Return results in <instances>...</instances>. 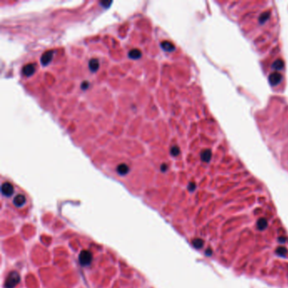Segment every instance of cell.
<instances>
[{"label": "cell", "instance_id": "6da1fadb", "mask_svg": "<svg viewBox=\"0 0 288 288\" xmlns=\"http://www.w3.org/2000/svg\"><path fill=\"white\" fill-rule=\"evenodd\" d=\"M20 281V276L17 271H11L7 276L5 282H4V287L5 288H14L16 286Z\"/></svg>", "mask_w": 288, "mask_h": 288}, {"label": "cell", "instance_id": "7a4b0ae2", "mask_svg": "<svg viewBox=\"0 0 288 288\" xmlns=\"http://www.w3.org/2000/svg\"><path fill=\"white\" fill-rule=\"evenodd\" d=\"M79 260L83 266L90 265L92 261L91 253L88 250H82L79 254Z\"/></svg>", "mask_w": 288, "mask_h": 288}, {"label": "cell", "instance_id": "3957f363", "mask_svg": "<svg viewBox=\"0 0 288 288\" xmlns=\"http://www.w3.org/2000/svg\"><path fill=\"white\" fill-rule=\"evenodd\" d=\"M1 192H2V194H3V196H11L14 193V189L12 183H8V182L3 183L2 184V186H1Z\"/></svg>", "mask_w": 288, "mask_h": 288}, {"label": "cell", "instance_id": "277c9868", "mask_svg": "<svg viewBox=\"0 0 288 288\" xmlns=\"http://www.w3.org/2000/svg\"><path fill=\"white\" fill-rule=\"evenodd\" d=\"M53 54L54 52L53 50H48L46 51L45 52H43V54L41 57V63L43 66H47L49 64L51 61H52V58H53Z\"/></svg>", "mask_w": 288, "mask_h": 288}, {"label": "cell", "instance_id": "5b68a950", "mask_svg": "<svg viewBox=\"0 0 288 288\" xmlns=\"http://www.w3.org/2000/svg\"><path fill=\"white\" fill-rule=\"evenodd\" d=\"M36 66L34 63H27L22 68V74L26 77H30L36 72Z\"/></svg>", "mask_w": 288, "mask_h": 288}, {"label": "cell", "instance_id": "8992f818", "mask_svg": "<svg viewBox=\"0 0 288 288\" xmlns=\"http://www.w3.org/2000/svg\"><path fill=\"white\" fill-rule=\"evenodd\" d=\"M88 66L89 69H90L92 73H95L98 70L99 68H100V62H99V60L97 59L93 58V59H90Z\"/></svg>", "mask_w": 288, "mask_h": 288}, {"label": "cell", "instance_id": "52a82bcc", "mask_svg": "<svg viewBox=\"0 0 288 288\" xmlns=\"http://www.w3.org/2000/svg\"><path fill=\"white\" fill-rule=\"evenodd\" d=\"M129 167H128V165L126 163H121L118 165V167H117V172L118 174H119L120 176H125V175H127V174L129 172Z\"/></svg>", "mask_w": 288, "mask_h": 288}, {"label": "cell", "instance_id": "ba28073f", "mask_svg": "<svg viewBox=\"0 0 288 288\" xmlns=\"http://www.w3.org/2000/svg\"><path fill=\"white\" fill-rule=\"evenodd\" d=\"M13 202L14 205L16 207L23 206L26 202V196L23 195V194H18V195H16V196L14 198Z\"/></svg>", "mask_w": 288, "mask_h": 288}, {"label": "cell", "instance_id": "9c48e42d", "mask_svg": "<svg viewBox=\"0 0 288 288\" xmlns=\"http://www.w3.org/2000/svg\"><path fill=\"white\" fill-rule=\"evenodd\" d=\"M160 47H162V49L165 50L166 52H172L175 50V47L172 43L168 41H163L160 43Z\"/></svg>", "mask_w": 288, "mask_h": 288}, {"label": "cell", "instance_id": "30bf717a", "mask_svg": "<svg viewBox=\"0 0 288 288\" xmlns=\"http://www.w3.org/2000/svg\"><path fill=\"white\" fill-rule=\"evenodd\" d=\"M128 58L131 59H140L141 56H142V52L140 49H137V48H135V49H132L130 50L128 53Z\"/></svg>", "mask_w": 288, "mask_h": 288}, {"label": "cell", "instance_id": "8fae6325", "mask_svg": "<svg viewBox=\"0 0 288 288\" xmlns=\"http://www.w3.org/2000/svg\"><path fill=\"white\" fill-rule=\"evenodd\" d=\"M267 226H268V221L265 218H260V219L258 220V221H257L258 229L260 230V231H264L267 228Z\"/></svg>", "mask_w": 288, "mask_h": 288}, {"label": "cell", "instance_id": "7c38bea8", "mask_svg": "<svg viewBox=\"0 0 288 288\" xmlns=\"http://www.w3.org/2000/svg\"><path fill=\"white\" fill-rule=\"evenodd\" d=\"M282 79V76L280 75V74H274L270 77V82L272 85H275L280 83Z\"/></svg>", "mask_w": 288, "mask_h": 288}, {"label": "cell", "instance_id": "4fadbf2b", "mask_svg": "<svg viewBox=\"0 0 288 288\" xmlns=\"http://www.w3.org/2000/svg\"><path fill=\"white\" fill-rule=\"evenodd\" d=\"M192 244L195 249H201L204 246V241L200 238H195L194 240H193Z\"/></svg>", "mask_w": 288, "mask_h": 288}, {"label": "cell", "instance_id": "5bb4252c", "mask_svg": "<svg viewBox=\"0 0 288 288\" xmlns=\"http://www.w3.org/2000/svg\"><path fill=\"white\" fill-rule=\"evenodd\" d=\"M170 154L172 155V156H177L178 155L180 154V149H179V147L177 145H172L171 147Z\"/></svg>", "mask_w": 288, "mask_h": 288}, {"label": "cell", "instance_id": "9a60e30c", "mask_svg": "<svg viewBox=\"0 0 288 288\" xmlns=\"http://www.w3.org/2000/svg\"><path fill=\"white\" fill-rule=\"evenodd\" d=\"M275 252H276V254H277L279 256L285 257L286 253H287V250H286V249H285V248H283V247H279L278 249H276Z\"/></svg>", "mask_w": 288, "mask_h": 288}, {"label": "cell", "instance_id": "2e32d148", "mask_svg": "<svg viewBox=\"0 0 288 288\" xmlns=\"http://www.w3.org/2000/svg\"><path fill=\"white\" fill-rule=\"evenodd\" d=\"M89 85H90L89 82L86 81V80H85V81H83L81 83V85H80V87H81V89L83 90V91H85V90H87V89L89 88Z\"/></svg>", "mask_w": 288, "mask_h": 288}, {"label": "cell", "instance_id": "e0dca14e", "mask_svg": "<svg viewBox=\"0 0 288 288\" xmlns=\"http://www.w3.org/2000/svg\"><path fill=\"white\" fill-rule=\"evenodd\" d=\"M112 3V1H111V2H108V1H102V2L100 3V4H101V5H102L103 8H106V9H107V8H109V6L111 5Z\"/></svg>", "mask_w": 288, "mask_h": 288}, {"label": "cell", "instance_id": "ac0fdd59", "mask_svg": "<svg viewBox=\"0 0 288 288\" xmlns=\"http://www.w3.org/2000/svg\"><path fill=\"white\" fill-rule=\"evenodd\" d=\"M167 168H168V167H167V164H162V165L160 166V171L163 172H165L167 170Z\"/></svg>", "mask_w": 288, "mask_h": 288}, {"label": "cell", "instance_id": "d6986e66", "mask_svg": "<svg viewBox=\"0 0 288 288\" xmlns=\"http://www.w3.org/2000/svg\"><path fill=\"white\" fill-rule=\"evenodd\" d=\"M194 189H195V184L193 183H189V190L192 192V191H193Z\"/></svg>", "mask_w": 288, "mask_h": 288}, {"label": "cell", "instance_id": "ffe728a7", "mask_svg": "<svg viewBox=\"0 0 288 288\" xmlns=\"http://www.w3.org/2000/svg\"><path fill=\"white\" fill-rule=\"evenodd\" d=\"M286 237H279V242H282V243H283V242H285L286 241Z\"/></svg>", "mask_w": 288, "mask_h": 288}, {"label": "cell", "instance_id": "44dd1931", "mask_svg": "<svg viewBox=\"0 0 288 288\" xmlns=\"http://www.w3.org/2000/svg\"><path fill=\"white\" fill-rule=\"evenodd\" d=\"M210 253H211V250H209H209L206 252V254L207 255H210Z\"/></svg>", "mask_w": 288, "mask_h": 288}]
</instances>
